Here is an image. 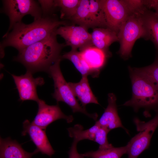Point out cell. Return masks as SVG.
Here are the masks:
<instances>
[{"mask_svg":"<svg viewBox=\"0 0 158 158\" xmlns=\"http://www.w3.org/2000/svg\"><path fill=\"white\" fill-rule=\"evenodd\" d=\"M67 25L66 21L58 20L50 15L42 16L29 24L21 22L16 24L11 32L3 36L4 39L0 47L3 49L12 47L19 51L56 34L59 27Z\"/></svg>","mask_w":158,"mask_h":158,"instance_id":"obj_1","label":"cell"},{"mask_svg":"<svg viewBox=\"0 0 158 158\" xmlns=\"http://www.w3.org/2000/svg\"><path fill=\"white\" fill-rule=\"evenodd\" d=\"M128 68L132 96L123 105L133 107L135 112L141 108L158 110V84L140 68L129 67Z\"/></svg>","mask_w":158,"mask_h":158,"instance_id":"obj_3","label":"cell"},{"mask_svg":"<svg viewBox=\"0 0 158 158\" xmlns=\"http://www.w3.org/2000/svg\"><path fill=\"white\" fill-rule=\"evenodd\" d=\"M39 152L37 149L32 152H26L17 141L10 138H0V158H31Z\"/></svg>","mask_w":158,"mask_h":158,"instance_id":"obj_16","label":"cell"},{"mask_svg":"<svg viewBox=\"0 0 158 158\" xmlns=\"http://www.w3.org/2000/svg\"><path fill=\"white\" fill-rule=\"evenodd\" d=\"M107 28L118 34L122 24L132 13L126 0H99Z\"/></svg>","mask_w":158,"mask_h":158,"instance_id":"obj_8","label":"cell"},{"mask_svg":"<svg viewBox=\"0 0 158 158\" xmlns=\"http://www.w3.org/2000/svg\"><path fill=\"white\" fill-rule=\"evenodd\" d=\"M91 35L92 45L109 55L110 45L118 41L117 34L108 28H94Z\"/></svg>","mask_w":158,"mask_h":158,"instance_id":"obj_17","label":"cell"},{"mask_svg":"<svg viewBox=\"0 0 158 158\" xmlns=\"http://www.w3.org/2000/svg\"><path fill=\"white\" fill-rule=\"evenodd\" d=\"M61 58L57 60L50 67L47 73L54 81V91L53 97L57 102H62L68 105L73 113L80 112L96 121L98 115L96 113L90 114L78 103L68 83L64 79L61 71L60 64Z\"/></svg>","mask_w":158,"mask_h":158,"instance_id":"obj_5","label":"cell"},{"mask_svg":"<svg viewBox=\"0 0 158 158\" xmlns=\"http://www.w3.org/2000/svg\"><path fill=\"white\" fill-rule=\"evenodd\" d=\"M3 12L9 18L10 24L8 34L16 23L21 22L25 15H30L37 20L42 16V12L38 1L33 0H3Z\"/></svg>","mask_w":158,"mask_h":158,"instance_id":"obj_6","label":"cell"},{"mask_svg":"<svg viewBox=\"0 0 158 158\" xmlns=\"http://www.w3.org/2000/svg\"><path fill=\"white\" fill-rule=\"evenodd\" d=\"M37 103L38 112L32 122L42 129L45 130L49 125L58 119H64L68 123H71L74 119L72 115L64 114L58 104L49 105L40 99Z\"/></svg>","mask_w":158,"mask_h":158,"instance_id":"obj_12","label":"cell"},{"mask_svg":"<svg viewBox=\"0 0 158 158\" xmlns=\"http://www.w3.org/2000/svg\"><path fill=\"white\" fill-rule=\"evenodd\" d=\"M139 133L133 137L127 145L126 154L128 158H137L149 147L152 135L158 126V113L152 119L145 122L137 118L134 119Z\"/></svg>","mask_w":158,"mask_h":158,"instance_id":"obj_7","label":"cell"},{"mask_svg":"<svg viewBox=\"0 0 158 158\" xmlns=\"http://www.w3.org/2000/svg\"><path fill=\"white\" fill-rule=\"evenodd\" d=\"M69 136L78 142L87 139L96 142L99 145V149H108L112 145L108 140L107 135L109 132L106 129L95 123L90 128L84 130L83 126L79 124L67 128Z\"/></svg>","mask_w":158,"mask_h":158,"instance_id":"obj_10","label":"cell"},{"mask_svg":"<svg viewBox=\"0 0 158 158\" xmlns=\"http://www.w3.org/2000/svg\"><path fill=\"white\" fill-rule=\"evenodd\" d=\"M153 8L154 10V12L158 16V2L154 6Z\"/></svg>","mask_w":158,"mask_h":158,"instance_id":"obj_28","label":"cell"},{"mask_svg":"<svg viewBox=\"0 0 158 158\" xmlns=\"http://www.w3.org/2000/svg\"><path fill=\"white\" fill-rule=\"evenodd\" d=\"M81 56L97 76L110 55L92 45L80 50Z\"/></svg>","mask_w":158,"mask_h":158,"instance_id":"obj_15","label":"cell"},{"mask_svg":"<svg viewBox=\"0 0 158 158\" xmlns=\"http://www.w3.org/2000/svg\"><path fill=\"white\" fill-rule=\"evenodd\" d=\"M140 69L158 84V57L152 64Z\"/></svg>","mask_w":158,"mask_h":158,"instance_id":"obj_25","label":"cell"},{"mask_svg":"<svg viewBox=\"0 0 158 158\" xmlns=\"http://www.w3.org/2000/svg\"><path fill=\"white\" fill-rule=\"evenodd\" d=\"M89 0H80L74 15L69 19L87 29L92 28L89 14Z\"/></svg>","mask_w":158,"mask_h":158,"instance_id":"obj_23","label":"cell"},{"mask_svg":"<svg viewBox=\"0 0 158 158\" xmlns=\"http://www.w3.org/2000/svg\"><path fill=\"white\" fill-rule=\"evenodd\" d=\"M56 35L63 38L65 46H70L72 49L80 50L88 46L92 45L91 33L88 29L81 26L66 25L58 27L55 31Z\"/></svg>","mask_w":158,"mask_h":158,"instance_id":"obj_9","label":"cell"},{"mask_svg":"<svg viewBox=\"0 0 158 158\" xmlns=\"http://www.w3.org/2000/svg\"><path fill=\"white\" fill-rule=\"evenodd\" d=\"M80 0H54L56 7L60 8L61 18L70 19L75 14Z\"/></svg>","mask_w":158,"mask_h":158,"instance_id":"obj_24","label":"cell"},{"mask_svg":"<svg viewBox=\"0 0 158 158\" xmlns=\"http://www.w3.org/2000/svg\"><path fill=\"white\" fill-rule=\"evenodd\" d=\"M128 146L108 149H98L96 151H91L83 154L85 157L89 158H121L124 154H127Z\"/></svg>","mask_w":158,"mask_h":158,"instance_id":"obj_21","label":"cell"},{"mask_svg":"<svg viewBox=\"0 0 158 158\" xmlns=\"http://www.w3.org/2000/svg\"><path fill=\"white\" fill-rule=\"evenodd\" d=\"M78 142L73 140L71 146L68 152L69 158H84L83 154H79L77 150V145Z\"/></svg>","mask_w":158,"mask_h":158,"instance_id":"obj_27","label":"cell"},{"mask_svg":"<svg viewBox=\"0 0 158 158\" xmlns=\"http://www.w3.org/2000/svg\"><path fill=\"white\" fill-rule=\"evenodd\" d=\"M23 128L22 135H28L36 146V149L39 152L50 157L54 154L55 151L49 142L45 130L30 122L28 120H26L23 122Z\"/></svg>","mask_w":158,"mask_h":158,"instance_id":"obj_13","label":"cell"},{"mask_svg":"<svg viewBox=\"0 0 158 158\" xmlns=\"http://www.w3.org/2000/svg\"><path fill=\"white\" fill-rule=\"evenodd\" d=\"M42 12V16L50 15L55 6L54 0H38Z\"/></svg>","mask_w":158,"mask_h":158,"instance_id":"obj_26","label":"cell"},{"mask_svg":"<svg viewBox=\"0 0 158 158\" xmlns=\"http://www.w3.org/2000/svg\"><path fill=\"white\" fill-rule=\"evenodd\" d=\"M89 11L92 28H107L104 14L99 0H89Z\"/></svg>","mask_w":158,"mask_h":158,"instance_id":"obj_22","label":"cell"},{"mask_svg":"<svg viewBox=\"0 0 158 158\" xmlns=\"http://www.w3.org/2000/svg\"><path fill=\"white\" fill-rule=\"evenodd\" d=\"M145 10L132 13L121 27L117 36L120 47L118 53L124 59L130 57L134 44L140 38L148 40V34L142 17Z\"/></svg>","mask_w":158,"mask_h":158,"instance_id":"obj_4","label":"cell"},{"mask_svg":"<svg viewBox=\"0 0 158 158\" xmlns=\"http://www.w3.org/2000/svg\"><path fill=\"white\" fill-rule=\"evenodd\" d=\"M32 74L27 71L24 75L17 76L11 74L18 90L20 100L22 101L32 100L37 102L40 100L37 92L38 86L44 83V79L41 77L34 78Z\"/></svg>","mask_w":158,"mask_h":158,"instance_id":"obj_11","label":"cell"},{"mask_svg":"<svg viewBox=\"0 0 158 158\" xmlns=\"http://www.w3.org/2000/svg\"><path fill=\"white\" fill-rule=\"evenodd\" d=\"M54 34L18 51L13 60L19 62L32 74L39 71L47 73L50 66L58 59L65 44L57 41Z\"/></svg>","mask_w":158,"mask_h":158,"instance_id":"obj_2","label":"cell"},{"mask_svg":"<svg viewBox=\"0 0 158 158\" xmlns=\"http://www.w3.org/2000/svg\"><path fill=\"white\" fill-rule=\"evenodd\" d=\"M142 17L148 34L158 51V16L154 12L146 9L142 13Z\"/></svg>","mask_w":158,"mask_h":158,"instance_id":"obj_19","label":"cell"},{"mask_svg":"<svg viewBox=\"0 0 158 158\" xmlns=\"http://www.w3.org/2000/svg\"><path fill=\"white\" fill-rule=\"evenodd\" d=\"M61 58L70 61L82 76H87L89 75L95 77L97 76L82 57L80 52L77 50L71 49L70 51L61 56Z\"/></svg>","mask_w":158,"mask_h":158,"instance_id":"obj_20","label":"cell"},{"mask_svg":"<svg viewBox=\"0 0 158 158\" xmlns=\"http://www.w3.org/2000/svg\"><path fill=\"white\" fill-rule=\"evenodd\" d=\"M68 84L74 95L77 97L84 108L85 109L86 106L89 104H99L90 86L87 76H82L78 82H69Z\"/></svg>","mask_w":158,"mask_h":158,"instance_id":"obj_18","label":"cell"},{"mask_svg":"<svg viewBox=\"0 0 158 158\" xmlns=\"http://www.w3.org/2000/svg\"><path fill=\"white\" fill-rule=\"evenodd\" d=\"M116 98L113 93L108 95V105L100 118L95 123L106 129L109 132L118 128L128 131L122 125L118 115L116 103Z\"/></svg>","mask_w":158,"mask_h":158,"instance_id":"obj_14","label":"cell"}]
</instances>
